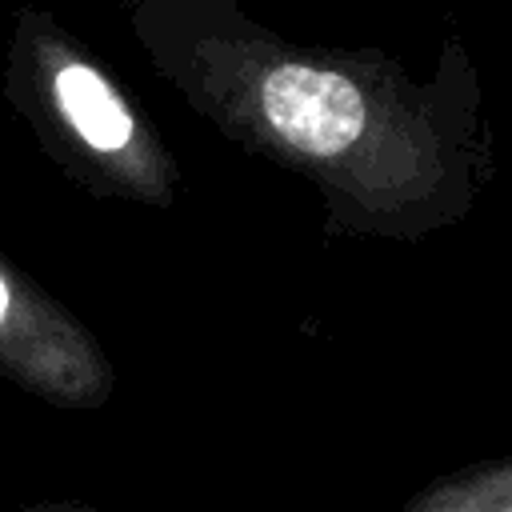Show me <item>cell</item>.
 <instances>
[{
	"label": "cell",
	"mask_w": 512,
	"mask_h": 512,
	"mask_svg": "<svg viewBox=\"0 0 512 512\" xmlns=\"http://www.w3.org/2000/svg\"><path fill=\"white\" fill-rule=\"evenodd\" d=\"M4 96L76 188L144 208L176 200L180 164L164 136L52 12L24 4L12 16Z\"/></svg>",
	"instance_id": "obj_2"
},
{
	"label": "cell",
	"mask_w": 512,
	"mask_h": 512,
	"mask_svg": "<svg viewBox=\"0 0 512 512\" xmlns=\"http://www.w3.org/2000/svg\"><path fill=\"white\" fill-rule=\"evenodd\" d=\"M400 512H512V456L452 468L416 488Z\"/></svg>",
	"instance_id": "obj_4"
},
{
	"label": "cell",
	"mask_w": 512,
	"mask_h": 512,
	"mask_svg": "<svg viewBox=\"0 0 512 512\" xmlns=\"http://www.w3.org/2000/svg\"><path fill=\"white\" fill-rule=\"evenodd\" d=\"M152 72L224 140L308 180L324 236L416 244L460 224L496 176L464 40L428 76L380 48L288 40L240 0H120Z\"/></svg>",
	"instance_id": "obj_1"
},
{
	"label": "cell",
	"mask_w": 512,
	"mask_h": 512,
	"mask_svg": "<svg viewBox=\"0 0 512 512\" xmlns=\"http://www.w3.org/2000/svg\"><path fill=\"white\" fill-rule=\"evenodd\" d=\"M16 512H104L88 500H76V496H48V500H32V504H20Z\"/></svg>",
	"instance_id": "obj_5"
},
{
	"label": "cell",
	"mask_w": 512,
	"mask_h": 512,
	"mask_svg": "<svg viewBox=\"0 0 512 512\" xmlns=\"http://www.w3.org/2000/svg\"><path fill=\"white\" fill-rule=\"evenodd\" d=\"M0 380L56 408H100L116 368L80 316L0 252Z\"/></svg>",
	"instance_id": "obj_3"
}]
</instances>
